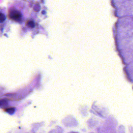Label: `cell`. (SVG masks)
Returning a JSON list of instances; mask_svg holds the SVG:
<instances>
[{
    "instance_id": "cell-1",
    "label": "cell",
    "mask_w": 133,
    "mask_h": 133,
    "mask_svg": "<svg viewBox=\"0 0 133 133\" xmlns=\"http://www.w3.org/2000/svg\"><path fill=\"white\" fill-rule=\"evenodd\" d=\"M7 18L15 22H24L29 15V8L27 4L22 0H16L9 4L7 10Z\"/></svg>"
},
{
    "instance_id": "cell-2",
    "label": "cell",
    "mask_w": 133,
    "mask_h": 133,
    "mask_svg": "<svg viewBox=\"0 0 133 133\" xmlns=\"http://www.w3.org/2000/svg\"><path fill=\"white\" fill-rule=\"evenodd\" d=\"M7 17V11L4 8H0V26L5 23Z\"/></svg>"
},
{
    "instance_id": "cell-3",
    "label": "cell",
    "mask_w": 133,
    "mask_h": 133,
    "mask_svg": "<svg viewBox=\"0 0 133 133\" xmlns=\"http://www.w3.org/2000/svg\"><path fill=\"white\" fill-rule=\"evenodd\" d=\"M5 111L7 113L10 114H13L15 112V108H14V107H10V108H7V109H6L5 110Z\"/></svg>"
},
{
    "instance_id": "cell-4",
    "label": "cell",
    "mask_w": 133,
    "mask_h": 133,
    "mask_svg": "<svg viewBox=\"0 0 133 133\" xmlns=\"http://www.w3.org/2000/svg\"><path fill=\"white\" fill-rule=\"evenodd\" d=\"M7 104V101L5 99H2L0 100V107L1 106H4Z\"/></svg>"
}]
</instances>
